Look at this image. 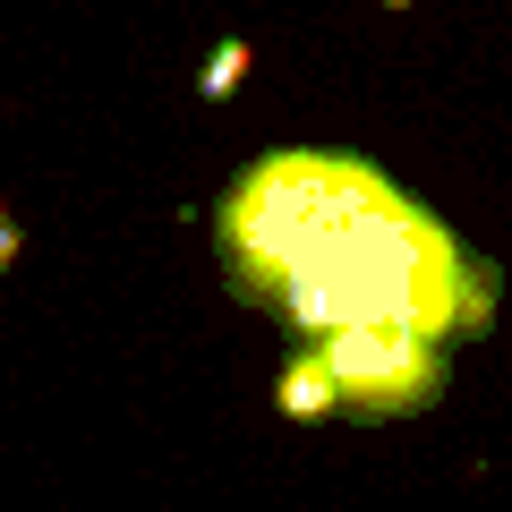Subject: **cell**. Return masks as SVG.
Here are the masks:
<instances>
[{"instance_id":"cell-1","label":"cell","mask_w":512,"mask_h":512,"mask_svg":"<svg viewBox=\"0 0 512 512\" xmlns=\"http://www.w3.org/2000/svg\"><path fill=\"white\" fill-rule=\"evenodd\" d=\"M214 231L231 291L316 342L342 325H410L427 342H461L470 248L367 163L282 154L214 205Z\"/></svg>"},{"instance_id":"cell-2","label":"cell","mask_w":512,"mask_h":512,"mask_svg":"<svg viewBox=\"0 0 512 512\" xmlns=\"http://www.w3.org/2000/svg\"><path fill=\"white\" fill-rule=\"evenodd\" d=\"M316 350L333 359L342 402L359 410V419H402V410L436 402L444 376H453L444 342H427V333H410V325H342V333H325Z\"/></svg>"},{"instance_id":"cell-3","label":"cell","mask_w":512,"mask_h":512,"mask_svg":"<svg viewBox=\"0 0 512 512\" xmlns=\"http://www.w3.org/2000/svg\"><path fill=\"white\" fill-rule=\"evenodd\" d=\"M274 410H282L291 427H325L333 410H350V402H342V376H333L325 350H291V359H282V376H274Z\"/></svg>"},{"instance_id":"cell-4","label":"cell","mask_w":512,"mask_h":512,"mask_svg":"<svg viewBox=\"0 0 512 512\" xmlns=\"http://www.w3.org/2000/svg\"><path fill=\"white\" fill-rule=\"evenodd\" d=\"M248 69H256V52H248L239 35H231V43H214V52H205V69H197V94H205V103H231Z\"/></svg>"},{"instance_id":"cell-5","label":"cell","mask_w":512,"mask_h":512,"mask_svg":"<svg viewBox=\"0 0 512 512\" xmlns=\"http://www.w3.org/2000/svg\"><path fill=\"white\" fill-rule=\"evenodd\" d=\"M495 282H504V274H495L487 256H470V291H461V342H478V333L495 325Z\"/></svg>"},{"instance_id":"cell-6","label":"cell","mask_w":512,"mask_h":512,"mask_svg":"<svg viewBox=\"0 0 512 512\" xmlns=\"http://www.w3.org/2000/svg\"><path fill=\"white\" fill-rule=\"evenodd\" d=\"M26 256V239H0V274H9V265H18Z\"/></svg>"},{"instance_id":"cell-7","label":"cell","mask_w":512,"mask_h":512,"mask_svg":"<svg viewBox=\"0 0 512 512\" xmlns=\"http://www.w3.org/2000/svg\"><path fill=\"white\" fill-rule=\"evenodd\" d=\"M0 239H26V231H18V214H9V205H0Z\"/></svg>"},{"instance_id":"cell-8","label":"cell","mask_w":512,"mask_h":512,"mask_svg":"<svg viewBox=\"0 0 512 512\" xmlns=\"http://www.w3.org/2000/svg\"><path fill=\"white\" fill-rule=\"evenodd\" d=\"M384 9H410V0H384Z\"/></svg>"}]
</instances>
